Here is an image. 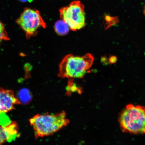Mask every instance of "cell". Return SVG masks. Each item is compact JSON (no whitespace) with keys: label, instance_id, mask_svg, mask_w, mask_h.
Here are the masks:
<instances>
[{"label":"cell","instance_id":"obj_1","mask_svg":"<svg viewBox=\"0 0 145 145\" xmlns=\"http://www.w3.org/2000/svg\"><path fill=\"white\" fill-rule=\"evenodd\" d=\"M36 138L50 136L69 124L64 111L55 114H38L30 120Z\"/></svg>","mask_w":145,"mask_h":145},{"label":"cell","instance_id":"obj_2","mask_svg":"<svg viewBox=\"0 0 145 145\" xmlns=\"http://www.w3.org/2000/svg\"><path fill=\"white\" fill-rule=\"evenodd\" d=\"M94 61L93 56L90 54L82 56L68 54L60 63L58 76L61 78H82L91 67Z\"/></svg>","mask_w":145,"mask_h":145},{"label":"cell","instance_id":"obj_3","mask_svg":"<svg viewBox=\"0 0 145 145\" xmlns=\"http://www.w3.org/2000/svg\"><path fill=\"white\" fill-rule=\"evenodd\" d=\"M119 122L123 132L133 134H145V108L128 105L121 114Z\"/></svg>","mask_w":145,"mask_h":145},{"label":"cell","instance_id":"obj_4","mask_svg":"<svg viewBox=\"0 0 145 145\" xmlns=\"http://www.w3.org/2000/svg\"><path fill=\"white\" fill-rule=\"evenodd\" d=\"M61 19L66 23L70 30L74 31L86 26L84 7L80 1H74L68 6L60 9Z\"/></svg>","mask_w":145,"mask_h":145},{"label":"cell","instance_id":"obj_5","mask_svg":"<svg viewBox=\"0 0 145 145\" xmlns=\"http://www.w3.org/2000/svg\"><path fill=\"white\" fill-rule=\"evenodd\" d=\"M16 22L24 32L27 39L37 35L40 28L46 27L39 11L29 8L24 9Z\"/></svg>","mask_w":145,"mask_h":145},{"label":"cell","instance_id":"obj_6","mask_svg":"<svg viewBox=\"0 0 145 145\" xmlns=\"http://www.w3.org/2000/svg\"><path fill=\"white\" fill-rule=\"evenodd\" d=\"M18 130L17 123L12 122L5 113L0 112V144L15 140L20 135Z\"/></svg>","mask_w":145,"mask_h":145},{"label":"cell","instance_id":"obj_7","mask_svg":"<svg viewBox=\"0 0 145 145\" xmlns=\"http://www.w3.org/2000/svg\"><path fill=\"white\" fill-rule=\"evenodd\" d=\"M21 104L13 91L0 88V112L7 113L14 109L15 105Z\"/></svg>","mask_w":145,"mask_h":145},{"label":"cell","instance_id":"obj_8","mask_svg":"<svg viewBox=\"0 0 145 145\" xmlns=\"http://www.w3.org/2000/svg\"><path fill=\"white\" fill-rule=\"evenodd\" d=\"M54 29L57 35L65 36L67 34L70 29L66 23L61 19L55 23Z\"/></svg>","mask_w":145,"mask_h":145},{"label":"cell","instance_id":"obj_9","mask_svg":"<svg viewBox=\"0 0 145 145\" xmlns=\"http://www.w3.org/2000/svg\"><path fill=\"white\" fill-rule=\"evenodd\" d=\"M18 97L20 102L24 104H28L32 99L31 93L26 88H23L20 90L18 92Z\"/></svg>","mask_w":145,"mask_h":145},{"label":"cell","instance_id":"obj_10","mask_svg":"<svg viewBox=\"0 0 145 145\" xmlns=\"http://www.w3.org/2000/svg\"><path fill=\"white\" fill-rule=\"evenodd\" d=\"M10 40L4 25L0 21V41L9 40Z\"/></svg>","mask_w":145,"mask_h":145},{"label":"cell","instance_id":"obj_11","mask_svg":"<svg viewBox=\"0 0 145 145\" xmlns=\"http://www.w3.org/2000/svg\"><path fill=\"white\" fill-rule=\"evenodd\" d=\"M79 89L77 88V86H75V85L73 84L72 81H70L69 83V84L68 86V91L70 92L76 91L78 89Z\"/></svg>","mask_w":145,"mask_h":145},{"label":"cell","instance_id":"obj_12","mask_svg":"<svg viewBox=\"0 0 145 145\" xmlns=\"http://www.w3.org/2000/svg\"><path fill=\"white\" fill-rule=\"evenodd\" d=\"M116 59H116L115 57H111V58L110 59V62L112 63H115L116 62Z\"/></svg>","mask_w":145,"mask_h":145},{"label":"cell","instance_id":"obj_13","mask_svg":"<svg viewBox=\"0 0 145 145\" xmlns=\"http://www.w3.org/2000/svg\"><path fill=\"white\" fill-rule=\"evenodd\" d=\"M144 14L145 16V6L144 7Z\"/></svg>","mask_w":145,"mask_h":145},{"label":"cell","instance_id":"obj_14","mask_svg":"<svg viewBox=\"0 0 145 145\" xmlns=\"http://www.w3.org/2000/svg\"><path fill=\"white\" fill-rule=\"evenodd\" d=\"M21 1H26V0H21Z\"/></svg>","mask_w":145,"mask_h":145}]
</instances>
